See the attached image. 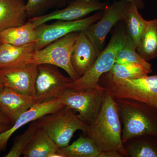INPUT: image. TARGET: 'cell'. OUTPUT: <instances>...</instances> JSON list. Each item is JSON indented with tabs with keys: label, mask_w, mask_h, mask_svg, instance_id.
<instances>
[{
	"label": "cell",
	"mask_w": 157,
	"mask_h": 157,
	"mask_svg": "<svg viewBox=\"0 0 157 157\" xmlns=\"http://www.w3.org/2000/svg\"><path fill=\"white\" fill-rule=\"evenodd\" d=\"M24 0H0V33L27 21Z\"/></svg>",
	"instance_id": "cell-17"
},
{
	"label": "cell",
	"mask_w": 157,
	"mask_h": 157,
	"mask_svg": "<svg viewBox=\"0 0 157 157\" xmlns=\"http://www.w3.org/2000/svg\"><path fill=\"white\" fill-rule=\"evenodd\" d=\"M65 106L58 98H54L44 102H38L23 112L10 129L0 133V151L6 148L10 137L20 128L29 123L37 120L43 116L56 111Z\"/></svg>",
	"instance_id": "cell-13"
},
{
	"label": "cell",
	"mask_w": 157,
	"mask_h": 157,
	"mask_svg": "<svg viewBox=\"0 0 157 157\" xmlns=\"http://www.w3.org/2000/svg\"><path fill=\"white\" fill-rule=\"evenodd\" d=\"M103 13V11H99L93 15L77 20H56L50 24L40 25L36 27L37 32V41L35 43L36 50L42 49L68 34L84 31L90 25L100 19Z\"/></svg>",
	"instance_id": "cell-8"
},
{
	"label": "cell",
	"mask_w": 157,
	"mask_h": 157,
	"mask_svg": "<svg viewBox=\"0 0 157 157\" xmlns=\"http://www.w3.org/2000/svg\"><path fill=\"white\" fill-rule=\"evenodd\" d=\"M123 155L119 152L114 150L101 151L98 157H122Z\"/></svg>",
	"instance_id": "cell-28"
},
{
	"label": "cell",
	"mask_w": 157,
	"mask_h": 157,
	"mask_svg": "<svg viewBox=\"0 0 157 157\" xmlns=\"http://www.w3.org/2000/svg\"><path fill=\"white\" fill-rule=\"evenodd\" d=\"M79 32L71 33L53 41L40 50H36L30 63L48 64L61 68L73 81L79 77L73 69L71 57Z\"/></svg>",
	"instance_id": "cell-6"
},
{
	"label": "cell",
	"mask_w": 157,
	"mask_h": 157,
	"mask_svg": "<svg viewBox=\"0 0 157 157\" xmlns=\"http://www.w3.org/2000/svg\"><path fill=\"white\" fill-rule=\"evenodd\" d=\"M73 81L62 74L56 66L48 64L38 65L35 98L38 102L56 98L69 88Z\"/></svg>",
	"instance_id": "cell-10"
},
{
	"label": "cell",
	"mask_w": 157,
	"mask_h": 157,
	"mask_svg": "<svg viewBox=\"0 0 157 157\" xmlns=\"http://www.w3.org/2000/svg\"><path fill=\"white\" fill-rule=\"evenodd\" d=\"M121 122L124 144L138 136L157 135V110L140 101L115 98Z\"/></svg>",
	"instance_id": "cell-2"
},
{
	"label": "cell",
	"mask_w": 157,
	"mask_h": 157,
	"mask_svg": "<svg viewBox=\"0 0 157 157\" xmlns=\"http://www.w3.org/2000/svg\"><path fill=\"white\" fill-rule=\"evenodd\" d=\"M127 35L125 23L121 21L116 25L109 43L101 51L92 67L84 75L72 82L69 88L79 90L98 86L101 76L109 72L115 63L117 54L123 46Z\"/></svg>",
	"instance_id": "cell-4"
},
{
	"label": "cell",
	"mask_w": 157,
	"mask_h": 157,
	"mask_svg": "<svg viewBox=\"0 0 157 157\" xmlns=\"http://www.w3.org/2000/svg\"><path fill=\"white\" fill-rule=\"evenodd\" d=\"M99 85L114 98L140 101L157 110V75L134 79H120L113 78L108 72L101 76Z\"/></svg>",
	"instance_id": "cell-3"
},
{
	"label": "cell",
	"mask_w": 157,
	"mask_h": 157,
	"mask_svg": "<svg viewBox=\"0 0 157 157\" xmlns=\"http://www.w3.org/2000/svg\"><path fill=\"white\" fill-rule=\"evenodd\" d=\"M106 93L107 90L100 85L79 90L68 88L56 98L78 113L82 119L90 125L95 120Z\"/></svg>",
	"instance_id": "cell-7"
},
{
	"label": "cell",
	"mask_w": 157,
	"mask_h": 157,
	"mask_svg": "<svg viewBox=\"0 0 157 157\" xmlns=\"http://www.w3.org/2000/svg\"><path fill=\"white\" fill-rule=\"evenodd\" d=\"M4 86V83H3L2 78L0 77V87H2V86Z\"/></svg>",
	"instance_id": "cell-32"
},
{
	"label": "cell",
	"mask_w": 157,
	"mask_h": 157,
	"mask_svg": "<svg viewBox=\"0 0 157 157\" xmlns=\"http://www.w3.org/2000/svg\"><path fill=\"white\" fill-rule=\"evenodd\" d=\"M12 124H7L0 123V133L6 132L9 130L12 126Z\"/></svg>",
	"instance_id": "cell-31"
},
{
	"label": "cell",
	"mask_w": 157,
	"mask_h": 157,
	"mask_svg": "<svg viewBox=\"0 0 157 157\" xmlns=\"http://www.w3.org/2000/svg\"><path fill=\"white\" fill-rule=\"evenodd\" d=\"M37 32L30 21L23 25L10 28L0 33V42L16 46L36 43Z\"/></svg>",
	"instance_id": "cell-18"
},
{
	"label": "cell",
	"mask_w": 157,
	"mask_h": 157,
	"mask_svg": "<svg viewBox=\"0 0 157 157\" xmlns=\"http://www.w3.org/2000/svg\"><path fill=\"white\" fill-rule=\"evenodd\" d=\"M123 21L127 33L137 48L146 27L147 21L142 17L138 8L131 3L128 6Z\"/></svg>",
	"instance_id": "cell-22"
},
{
	"label": "cell",
	"mask_w": 157,
	"mask_h": 157,
	"mask_svg": "<svg viewBox=\"0 0 157 157\" xmlns=\"http://www.w3.org/2000/svg\"><path fill=\"white\" fill-rule=\"evenodd\" d=\"M0 123L12 124L11 121L0 109Z\"/></svg>",
	"instance_id": "cell-30"
},
{
	"label": "cell",
	"mask_w": 157,
	"mask_h": 157,
	"mask_svg": "<svg viewBox=\"0 0 157 157\" xmlns=\"http://www.w3.org/2000/svg\"><path fill=\"white\" fill-rule=\"evenodd\" d=\"M109 73L113 78L120 79H134L148 75L147 70L138 65L115 63Z\"/></svg>",
	"instance_id": "cell-25"
},
{
	"label": "cell",
	"mask_w": 157,
	"mask_h": 157,
	"mask_svg": "<svg viewBox=\"0 0 157 157\" xmlns=\"http://www.w3.org/2000/svg\"><path fill=\"white\" fill-rule=\"evenodd\" d=\"M59 148L48 134L39 127L23 155L25 157H51Z\"/></svg>",
	"instance_id": "cell-19"
},
{
	"label": "cell",
	"mask_w": 157,
	"mask_h": 157,
	"mask_svg": "<svg viewBox=\"0 0 157 157\" xmlns=\"http://www.w3.org/2000/svg\"><path fill=\"white\" fill-rule=\"evenodd\" d=\"M37 73L38 65L28 63L0 70V77L5 86L35 98Z\"/></svg>",
	"instance_id": "cell-12"
},
{
	"label": "cell",
	"mask_w": 157,
	"mask_h": 157,
	"mask_svg": "<svg viewBox=\"0 0 157 157\" xmlns=\"http://www.w3.org/2000/svg\"><path fill=\"white\" fill-rule=\"evenodd\" d=\"M63 157H98L101 150L91 139L83 135L70 145L59 147Z\"/></svg>",
	"instance_id": "cell-23"
},
{
	"label": "cell",
	"mask_w": 157,
	"mask_h": 157,
	"mask_svg": "<svg viewBox=\"0 0 157 157\" xmlns=\"http://www.w3.org/2000/svg\"><path fill=\"white\" fill-rule=\"evenodd\" d=\"M86 135L101 151H116L124 157L127 153L122 140V129L115 98L107 90L95 120L88 125Z\"/></svg>",
	"instance_id": "cell-1"
},
{
	"label": "cell",
	"mask_w": 157,
	"mask_h": 157,
	"mask_svg": "<svg viewBox=\"0 0 157 157\" xmlns=\"http://www.w3.org/2000/svg\"><path fill=\"white\" fill-rule=\"evenodd\" d=\"M42 129L60 148L67 146L75 132H86L88 124L80 117L76 111L65 106L37 120Z\"/></svg>",
	"instance_id": "cell-5"
},
{
	"label": "cell",
	"mask_w": 157,
	"mask_h": 157,
	"mask_svg": "<svg viewBox=\"0 0 157 157\" xmlns=\"http://www.w3.org/2000/svg\"><path fill=\"white\" fill-rule=\"evenodd\" d=\"M0 43H1V42H0Z\"/></svg>",
	"instance_id": "cell-33"
},
{
	"label": "cell",
	"mask_w": 157,
	"mask_h": 157,
	"mask_svg": "<svg viewBox=\"0 0 157 157\" xmlns=\"http://www.w3.org/2000/svg\"><path fill=\"white\" fill-rule=\"evenodd\" d=\"M36 103L34 97L20 94L5 86L0 87V109L12 125L23 112Z\"/></svg>",
	"instance_id": "cell-15"
},
{
	"label": "cell",
	"mask_w": 157,
	"mask_h": 157,
	"mask_svg": "<svg viewBox=\"0 0 157 157\" xmlns=\"http://www.w3.org/2000/svg\"><path fill=\"white\" fill-rule=\"evenodd\" d=\"M115 63L138 65L147 70L149 73L152 72L151 65L137 52L136 46L128 33L123 46L117 54Z\"/></svg>",
	"instance_id": "cell-24"
},
{
	"label": "cell",
	"mask_w": 157,
	"mask_h": 157,
	"mask_svg": "<svg viewBox=\"0 0 157 157\" xmlns=\"http://www.w3.org/2000/svg\"><path fill=\"white\" fill-rule=\"evenodd\" d=\"M36 50L35 43L21 46L0 43V70L30 63Z\"/></svg>",
	"instance_id": "cell-16"
},
{
	"label": "cell",
	"mask_w": 157,
	"mask_h": 157,
	"mask_svg": "<svg viewBox=\"0 0 157 157\" xmlns=\"http://www.w3.org/2000/svg\"><path fill=\"white\" fill-rule=\"evenodd\" d=\"M124 144L127 156L157 157V135L138 136Z\"/></svg>",
	"instance_id": "cell-20"
},
{
	"label": "cell",
	"mask_w": 157,
	"mask_h": 157,
	"mask_svg": "<svg viewBox=\"0 0 157 157\" xmlns=\"http://www.w3.org/2000/svg\"><path fill=\"white\" fill-rule=\"evenodd\" d=\"M129 3L135 5L139 10H141L144 9L145 7L144 0H126Z\"/></svg>",
	"instance_id": "cell-29"
},
{
	"label": "cell",
	"mask_w": 157,
	"mask_h": 157,
	"mask_svg": "<svg viewBox=\"0 0 157 157\" xmlns=\"http://www.w3.org/2000/svg\"><path fill=\"white\" fill-rule=\"evenodd\" d=\"M130 4L126 0H119L108 4L101 18L83 31L99 51L103 50L106 37L113 28L123 21Z\"/></svg>",
	"instance_id": "cell-9"
},
{
	"label": "cell",
	"mask_w": 157,
	"mask_h": 157,
	"mask_svg": "<svg viewBox=\"0 0 157 157\" xmlns=\"http://www.w3.org/2000/svg\"><path fill=\"white\" fill-rule=\"evenodd\" d=\"M136 50L147 61L157 58V18L147 21Z\"/></svg>",
	"instance_id": "cell-21"
},
{
	"label": "cell",
	"mask_w": 157,
	"mask_h": 157,
	"mask_svg": "<svg viewBox=\"0 0 157 157\" xmlns=\"http://www.w3.org/2000/svg\"><path fill=\"white\" fill-rule=\"evenodd\" d=\"M108 4L100 0H71L66 8L38 17L29 18L35 28L51 21H75L94 11H103Z\"/></svg>",
	"instance_id": "cell-11"
},
{
	"label": "cell",
	"mask_w": 157,
	"mask_h": 157,
	"mask_svg": "<svg viewBox=\"0 0 157 157\" xmlns=\"http://www.w3.org/2000/svg\"><path fill=\"white\" fill-rule=\"evenodd\" d=\"M71 0H28L26 10L28 18L38 17L53 7L61 8Z\"/></svg>",
	"instance_id": "cell-27"
},
{
	"label": "cell",
	"mask_w": 157,
	"mask_h": 157,
	"mask_svg": "<svg viewBox=\"0 0 157 157\" xmlns=\"http://www.w3.org/2000/svg\"><path fill=\"white\" fill-rule=\"evenodd\" d=\"M39 128L37 120L32 122L28 128L14 139V143L7 154L4 157H19L23 155L28 145L33 139Z\"/></svg>",
	"instance_id": "cell-26"
},
{
	"label": "cell",
	"mask_w": 157,
	"mask_h": 157,
	"mask_svg": "<svg viewBox=\"0 0 157 157\" xmlns=\"http://www.w3.org/2000/svg\"><path fill=\"white\" fill-rule=\"evenodd\" d=\"M100 52L84 32H79L71 57L73 69L79 78L92 67Z\"/></svg>",
	"instance_id": "cell-14"
}]
</instances>
